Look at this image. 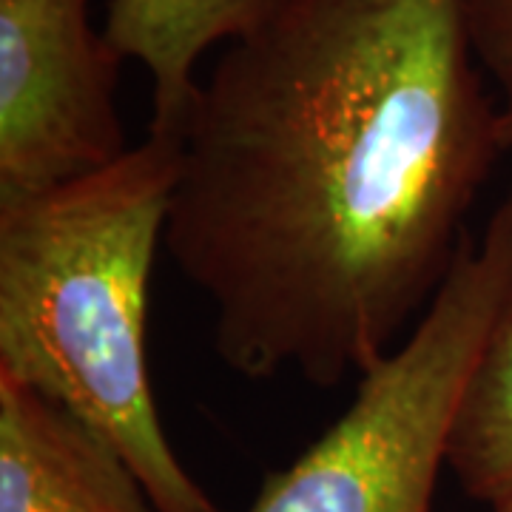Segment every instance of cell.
Masks as SVG:
<instances>
[{
    "label": "cell",
    "mask_w": 512,
    "mask_h": 512,
    "mask_svg": "<svg viewBox=\"0 0 512 512\" xmlns=\"http://www.w3.org/2000/svg\"><path fill=\"white\" fill-rule=\"evenodd\" d=\"M493 512H512V495H510V498H504L501 504H495Z\"/></svg>",
    "instance_id": "9c48e42d"
},
{
    "label": "cell",
    "mask_w": 512,
    "mask_h": 512,
    "mask_svg": "<svg viewBox=\"0 0 512 512\" xmlns=\"http://www.w3.org/2000/svg\"><path fill=\"white\" fill-rule=\"evenodd\" d=\"M123 63L89 0H0V200L126 154L114 103Z\"/></svg>",
    "instance_id": "277c9868"
},
{
    "label": "cell",
    "mask_w": 512,
    "mask_h": 512,
    "mask_svg": "<svg viewBox=\"0 0 512 512\" xmlns=\"http://www.w3.org/2000/svg\"><path fill=\"white\" fill-rule=\"evenodd\" d=\"M0 512H160L120 453L0 373Z\"/></svg>",
    "instance_id": "5b68a950"
},
{
    "label": "cell",
    "mask_w": 512,
    "mask_h": 512,
    "mask_svg": "<svg viewBox=\"0 0 512 512\" xmlns=\"http://www.w3.org/2000/svg\"><path fill=\"white\" fill-rule=\"evenodd\" d=\"M461 0H288L200 80L163 245L239 376L313 387L396 350L493 174Z\"/></svg>",
    "instance_id": "6da1fadb"
},
{
    "label": "cell",
    "mask_w": 512,
    "mask_h": 512,
    "mask_svg": "<svg viewBox=\"0 0 512 512\" xmlns=\"http://www.w3.org/2000/svg\"><path fill=\"white\" fill-rule=\"evenodd\" d=\"M180 168L151 134L106 168L0 200V373L120 453L160 512H225L165 439L146 353L148 282Z\"/></svg>",
    "instance_id": "7a4b0ae2"
},
{
    "label": "cell",
    "mask_w": 512,
    "mask_h": 512,
    "mask_svg": "<svg viewBox=\"0 0 512 512\" xmlns=\"http://www.w3.org/2000/svg\"><path fill=\"white\" fill-rule=\"evenodd\" d=\"M444 464L473 501L495 507L512 495V288L461 390Z\"/></svg>",
    "instance_id": "52a82bcc"
},
{
    "label": "cell",
    "mask_w": 512,
    "mask_h": 512,
    "mask_svg": "<svg viewBox=\"0 0 512 512\" xmlns=\"http://www.w3.org/2000/svg\"><path fill=\"white\" fill-rule=\"evenodd\" d=\"M288 0H109L103 32L151 80V134L180 140L208 49L254 35Z\"/></svg>",
    "instance_id": "8992f818"
},
{
    "label": "cell",
    "mask_w": 512,
    "mask_h": 512,
    "mask_svg": "<svg viewBox=\"0 0 512 512\" xmlns=\"http://www.w3.org/2000/svg\"><path fill=\"white\" fill-rule=\"evenodd\" d=\"M512 288V194L461 239L419 325L359 376L348 410L248 512H430L450 424L484 336Z\"/></svg>",
    "instance_id": "3957f363"
},
{
    "label": "cell",
    "mask_w": 512,
    "mask_h": 512,
    "mask_svg": "<svg viewBox=\"0 0 512 512\" xmlns=\"http://www.w3.org/2000/svg\"><path fill=\"white\" fill-rule=\"evenodd\" d=\"M470 49L498 89V140L512 148V0H461Z\"/></svg>",
    "instance_id": "ba28073f"
}]
</instances>
